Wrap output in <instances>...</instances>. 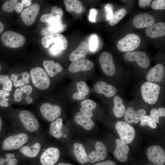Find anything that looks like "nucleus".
<instances>
[{
	"instance_id": "obj_1",
	"label": "nucleus",
	"mask_w": 165,
	"mask_h": 165,
	"mask_svg": "<svg viewBox=\"0 0 165 165\" xmlns=\"http://www.w3.org/2000/svg\"><path fill=\"white\" fill-rule=\"evenodd\" d=\"M160 87L156 84L146 82L141 87V92L144 100L149 104H153L157 101Z\"/></svg>"
},
{
	"instance_id": "obj_2",
	"label": "nucleus",
	"mask_w": 165,
	"mask_h": 165,
	"mask_svg": "<svg viewBox=\"0 0 165 165\" xmlns=\"http://www.w3.org/2000/svg\"><path fill=\"white\" fill-rule=\"evenodd\" d=\"M33 83L37 88L45 90L49 87L50 80L46 72L41 68L35 67L30 71Z\"/></svg>"
},
{
	"instance_id": "obj_3",
	"label": "nucleus",
	"mask_w": 165,
	"mask_h": 165,
	"mask_svg": "<svg viewBox=\"0 0 165 165\" xmlns=\"http://www.w3.org/2000/svg\"><path fill=\"white\" fill-rule=\"evenodd\" d=\"M116 129L120 140L127 144L130 143L134 140L135 134L134 128L129 123L122 121L117 122Z\"/></svg>"
},
{
	"instance_id": "obj_4",
	"label": "nucleus",
	"mask_w": 165,
	"mask_h": 165,
	"mask_svg": "<svg viewBox=\"0 0 165 165\" xmlns=\"http://www.w3.org/2000/svg\"><path fill=\"white\" fill-rule=\"evenodd\" d=\"M1 40L4 45L11 48L21 47L25 42V38L23 35L11 31L4 32L1 36Z\"/></svg>"
},
{
	"instance_id": "obj_5",
	"label": "nucleus",
	"mask_w": 165,
	"mask_h": 165,
	"mask_svg": "<svg viewBox=\"0 0 165 165\" xmlns=\"http://www.w3.org/2000/svg\"><path fill=\"white\" fill-rule=\"evenodd\" d=\"M140 42V38L138 35L134 34H129L118 42L117 47L121 52H130L136 49Z\"/></svg>"
},
{
	"instance_id": "obj_6",
	"label": "nucleus",
	"mask_w": 165,
	"mask_h": 165,
	"mask_svg": "<svg viewBox=\"0 0 165 165\" xmlns=\"http://www.w3.org/2000/svg\"><path fill=\"white\" fill-rule=\"evenodd\" d=\"M28 139V135L24 133L10 136L3 141L2 148L6 150L17 149L24 145Z\"/></svg>"
},
{
	"instance_id": "obj_7",
	"label": "nucleus",
	"mask_w": 165,
	"mask_h": 165,
	"mask_svg": "<svg viewBox=\"0 0 165 165\" xmlns=\"http://www.w3.org/2000/svg\"><path fill=\"white\" fill-rule=\"evenodd\" d=\"M19 117L24 128L28 131L33 132L38 128L39 122L31 112L27 110L22 111Z\"/></svg>"
},
{
	"instance_id": "obj_8",
	"label": "nucleus",
	"mask_w": 165,
	"mask_h": 165,
	"mask_svg": "<svg viewBox=\"0 0 165 165\" xmlns=\"http://www.w3.org/2000/svg\"><path fill=\"white\" fill-rule=\"evenodd\" d=\"M40 111L43 117L49 122H52L57 119L61 112L59 106L47 103H44L41 105Z\"/></svg>"
},
{
	"instance_id": "obj_9",
	"label": "nucleus",
	"mask_w": 165,
	"mask_h": 165,
	"mask_svg": "<svg viewBox=\"0 0 165 165\" xmlns=\"http://www.w3.org/2000/svg\"><path fill=\"white\" fill-rule=\"evenodd\" d=\"M146 154L148 160L156 165H164L165 163V153L160 146L153 145L147 150Z\"/></svg>"
},
{
	"instance_id": "obj_10",
	"label": "nucleus",
	"mask_w": 165,
	"mask_h": 165,
	"mask_svg": "<svg viewBox=\"0 0 165 165\" xmlns=\"http://www.w3.org/2000/svg\"><path fill=\"white\" fill-rule=\"evenodd\" d=\"M99 60L104 73L109 76L113 75L115 72V67L111 54L108 52H103L101 54Z\"/></svg>"
},
{
	"instance_id": "obj_11",
	"label": "nucleus",
	"mask_w": 165,
	"mask_h": 165,
	"mask_svg": "<svg viewBox=\"0 0 165 165\" xmlns=\"http://www.w3.org/2000/svg\"><path fill=\"white\" fill-rule=\"evenodd\" d=\"M124 59L128 61L136 62L138 64L143 68H146L150 64L149 59L145 53L143 51H134L126 53Z\"/></svg>"
},
{
	"instance_id": "obj_12",
	"label": "nucleus",
	"mask_w": 165,
	"mask_h": 165,
	"mask_svg": "<svg viewBox=\"0 0 165 165\" xmlns=\"http://www.w3.org/2000/svg\"><path fill=\"white\" fill-rule=\"evenodd\" d=\"M43 46L48 48L52 43H55L59 45L62 50H66L68 45V42L65 37L61 34L45 36L41 40Z\"/></svg>"
},
{
	"instance_id": "obj_13",
	"label": "nucleus",
	"mask_w": 165,
	"mask_h": 165,
	"mask_svg": "<svg viewBox=\"0 0 165 165\" xmlns=\"http://www.w3.org/2000/svg\"><path fill=\"white\" fill-rule=\"evenodd\" d=\"M60 154L59 150L57 148H47L42 154L40 162L42 165H53L59 158Z\"/></svg>"
},
{
	"instance_id": "obj_14",
	"label": "nucleus",
	"mask_w": 165,
	"mask_h": 165,
	"mask_svg": "<svg viewBox=\"0 0 165 165\" xmlns=\"http://www.w3.org/2000/svg\"><path fill=\"white\" fill-rule=\"evenodd\" d=\"M95 150L90 152L87 155L88 162L94 163L104 160L107 156V151L105 145L101 141H97Z\"/></svg>"
},
{
	"instance_id": "obj_15",
	"label": "nucleus",
	"mask_w": 165,
	"mask_h": 165,
	"mask_svg": "<svg viewBox=\"0 0 165 165\" xmlns=\"http://www.w3.org/2000/svg\"><path fill=\"white\" fill-rule=\"evenodd\" d=\"M40 9L38 4L34 3L22 12L21 17L25 24L29 26L34 23L39 13Z\"/></svg>"
},
{
	"instance_id": "obj_16",
	"label": "nucleus",
	"mask_w": 165,
	"mask_h": 165,
	"mask_svg": "<svg viewBox=\"0 0 165 165\" xmlns=\"http://www.w3.org/2000/svg\"><path fill=\"white\" fill-rule=\"evenodd\" d=\"M94 65L93 63L90 60L80 59L72 61L69 66L68 69L71 72L76 73L89 71L93 68Z\"/></svg>"
},
{
	"instance_id": "obj_17",
	"label": "nucleus",
	"mask_w": 165,
	"mask_h": 165,
	"mask_svg": "<svg viewBox=\"0 0 165 165\" xmlns=\"http://www.w3.org/2000/svg\"><path fill=\"white\" fill-rule=\"evenodd\" d=\"M164 73V67L162 64H159L150 69L146 79L148 82H160L163 80Z\"/></svg>"
},
{
	"instance_id": "obj_18",
	"label": "nucleus",
	"mask_w": 165,
	"mask_h": 165,
	"mask_svg": "<svg viewBox=\"0 0 165 165\" xmlns=\"http://www.w3.org/2000/svg\"><path fill=\"white\" fill-rule=\"evenodd\" d=\"M146 114V111L141 109L135 111L133 108H128L125 111L124 115V120L129 123H138Z\"/></svg>"
},
{
	"instance_id": "obj_19",
	"label": "nucleus",
	"mask_w": 165,
	"mask_h": 165,
	"mask_svg": "<svg viewBox=\"0 0 165 165\" xmlns=\"http://www.w3.org/2000/svg\"><path fill=\"white\" fill-rule=\"evenodd\" d=\"M94 88L97 93L104 94L105 97L107 98L114 96L117 93V90L114 86L102 81L96 83Z\"/></svg>"
},
{
	"instance_id": "obj_20",
	"label": "nucleus",
	"mask_w": 165,
	"mask_h": 165,
	"mask_svg": "<svg viewBox=\"0 0 165 165\" xmlns=\"http://www.w3.org/2000/svg\"><path fill=\"white\" fill-rule=\"evenodd\" d=\"M154 22L152 16L147 13H142L136 16L133 21L134 26L138 28L148 27L153 24Z\"/></svg>"
},
{
	"instance_id": "obj_21",
	"label": "nucleus",
	"mask_w": 165,
	"mask_h": 165,
	"mask_svg": "<svg viewBox=\"0 0 165 165\" xmlns=\"http://www.w3.org/2000/svg\"><path fill=\"white\" fill-rule=\"evenodd\" d=\"M116 148L114 152L115 158L121 162L126 161L128 158V154L129 148L128 145L121 140L116 139Z\"/></svg>"
},
{
	"instance_id": "obj_22",
	"label": "nucleus",
	"mask_w": 165,
	"mask_h": 165,
	"mask_svg": "<svg viewBox=\"0 0 165 165\" xmlns=\"http://www.w3.org/2000/svg\"><path fill=\"white\" fill-rule=\"evenodd\" d=\"M63 14V12L61 8L57 7H53L50 14H45L41 17L40 21L44 23H49V26L51 24L61 20Z\"/></svg>"
},
{
	"instance_id": "obj_23",
	"label": "nucleus",
	"mask_w": 165,
	"mask_h": 165,
	"mask_svg": "<svg viewBox=\"0 0 165 165\" xmlns=\"http://www.w3.org/2000/svg\"><path fill=\"white\" fill-rule=\"evenodd\" d=\"M145 32L148 36L152 38L164 36L165 35V24L161 22L154 24L147 27Z\"/></svg>"
},
{
	"instance_id": "obj_24",
	"label": "nucleus",
	"mask_w": 165,
	"mask_h": 165,
	"mask_svg": "<svg viewBox=\"0 0 165 165\" xmlns=\"http://www.w3.org/2000/svg\"><path fill=\"white\" fill-rule=\"evenodd\" d=\"M74 120L78 124L87 130L91 129L94 125L93 120L82 112H78L75 115Z\"/></svg>"
},
{
	"instance_id": "obj_25",
	"label": "nucleus",
	"mask_w": 165,
	"mask_h": 165,
	"mask_svg": "<svg viewBox=\"0 0 165 165\" xmlns=\"http://www.w3.org/2000/svg\"><path fill=\"white\" fill-rule=\"evenodd\" d=\"M89 50V46L87 43L85 41L82 42L76 49L70 54L69 57L70 61H73L84 58L88 53Z\"/></svg>"
},
{
	"instance_id": "obj_26",
	"label": "nucleus",
	"mask_w": 165,
	"mask_h": 165,
	"mask_svg": "<svg viewBox=\"0 0 165 165\" xmlns=\"http://www.w3.org/2000/svg\"><path fill=\"white\" fill-rule=\"evenodd\" d=\"M43 66L48 75L53 77L59 72L62 71L63 68L60 64L53 60H46L43 62Z\"/></svg>"
},
{
	"instance_id": "obj_27",
	"label": "nucleus",
	"mask_w": 165,
	"mask_h": 165,
	"mask_svg": "<svg viewBox=\"0 0 165 165\" xmlns=\"http://www.w3.org/2000/svg\"><path fill=\"white\" fill-rule=\"evenodd\" d=\"M73 146V153L78 162L82 164L87 162V155L83 145L81 143H75Z\"/></svg>"
},
{
	"instance_id": "obj_28",
	"label": "nucleus",
	"mask_w": 165,
	"mask_h": 165,
	"mask_svg": "<svg viewBox=\"0 0 165 165\" xmlns=\"http://www.w3.org/2000/svg\"><path fill=\"white\" fill-rule=\"evenodd\" d=\"M67 28L66 24H62L43 28L41 31V35L46 36L59 34L64 31Z\"/></svg>"
},
{
	"instance_id": "obj_29",
	"label": "nucleus",
	"mask_w": 165,
	"mask_h": 165,
	"mask_svg": "<svg viewBox=\"0 0 165 165\" xmlns=\"http://www.w3.org/2000/svg\"><path fill=\"white\" fill-rule=\"evenodd\" d=\"M62 121L61 118H57L55 121L52 122L49 130L51 135L57 139L63 136V134L61 132Z\"/></svg>"
},
{
	"instance_id": "obj_30",
	"label": "nucleus",
	"mask_w": 165,
	"mask_h": 165,
	"mask_svg": "<svg viewBox=\"0 0 165 165\" xmlns=\"http://www.w3.org/2000/svg\"><path fill=\"white\" fill-rule=\"evenodd\" d=\"M78 92L72 95L73 99L82 100L84 99L90 92V89L86 83L83 81L79 82L76 85Z\"/></svg>"
},
{
	"instance_id": "obj_31",
	"label": "nucleus",
	"mask_w": 165,
	"mask_h": 165,
	"mask_svg": "<svg viewBox=\"0 0 165 165\" xmlns=\"http://www.w3.org/2000/svg\"><path fill=\"white\" fill-rule=\"evenodd\" d=\"M41 144L37 142L31 146H24L21 147L20 152L25 156L30 158L36 157L39 153L41 149Z\"/></svg>"
},
{
	"instance_id": "obj_32",
	"label": "nucleus",
	"mask_w": 165,
	"mask_h": 165,
	"mask_svg": "<svg viewBox=\"0 0 165 165\" xmlns=\"http://www.w3.org/2000/svg\"><path fill=\"white\" fill-rule=\"evenodd\" d=\"M113 102L114 106L112 110L114 115L117 118L122 117L126 111V108L122 104V99L119 96H116L114 98Z\"/></svg>"
},
{
	"instance_id": "obj_33",
	"label": "nucleus",
	"mask_w": 165,
	"mask_h": 165,
	"mask_svg": "<svg viewBox=\"0 0 165 165\" xmlns=\"http://www.w3.org/2000/svg\"><path fill=\"white\" fill-rule=\"evenodd\" d=\"M81 107L80 110L81 112L90 118H92L93 116V111L97 105L95 102L90 99H86L81 102Z\"/></svg>"
},
{
	"instance_id": "obj_34",
	"label": "nucleus",
	"mask_w": 165,
	"mask_h": 165,
	"mask_svg": "<svg viewBox=\"0 0 165 165\" xmlns=\"http://www.w3.org/2000/svg\"><path fill=\"white\" fill-rule=\"evenodd\" d=\"M64 2L66 10L68 12L73 11L78 14L81 13L82 6L80 1L78 0H65Z\"/></svg>"
},
{
	"instance_id": "obj_35",
	"label": "nucleus",
	"mask_w": 165,
	"mask_h": 165,
	"mask_svg": "<svg viewBox=\"0 0 165 165\" xmlns=\"http://www.w3.org/2000/svg\"><path fill=\"white\" fill-rule=\"evenodd\" d=\"M127 11L124 8H122L118 11L113 13L111 19L109 21V24L111 26L117 24L125 16Z\"/></svg>"
},
{
	"instance_id": "obj_36",
	"label": "nucleus",
	"mask_w": 165,
	"mask_h": 165,
	"mask_svg": "<svg viewBox=\"0 0 165 165\" xmlns=\"http://www.w3.org/2000/svg\"><path fill=\"white\" fill-rule=\"evenodd\" d=\"M150 114L151 117L155 122L158 123L159 117L165 116V109L163 107H160L158 109L153 108L150 112Z\"/></svg>"
},
{
	"instance_id": "obj_37",
	"label": "nucleus",
	"mask_w": 165,
	"mask_h": 165,
	"mask_svg": "<svg viewBox=\"0 0 165 165\" xmlns=\"http://www.w3.org/2000/svg\"><path fill=\"white\" fill-rule=\"evenodd\" d=\"M0 84L2 86V90L11 91L12 84L9 76L7 75H0Z\"/></svg>"
},
{
	"instance_id": "obj_38",
	"label": "nucleus",
	"mask_w": 165,
	"mask_h": 165,
	"mask_svg": "<svg viewBox=\"0 0 165 165\" xmlns=\"http://www.w3.org/2000/svg\"><path fill=\"white\" fill-rule=\"evenodd\" d=\"M6 159L0 158V165H16L17 160L14 158L15 155L13 153H7L6 155Z\"/></svg>"
},
{
	"instance_id": "obj_39",
	"label": "nucleus",
	"mask_w": 165,
	"mask_h": 165,
	"mask_svg": "<svg viewBox=\"0 0 165 165\" xmlns=\"http://www.w3.org/2000/svg\"><path fill=\"white\" fill-rule=\"evenodd\" d=\"M140 124L141 126H148L152 129L156 128L157 127L156 123L152 118L147 115L145 116L141 119Z\"/></svg>"
},
{
	"instance_id": "obj_40",
	"label": "nucleus",
	"mask_w": 165,
	"mask_h": 165,
	"mask_svg": "<svg viewBox=\"0 0 165 165\" xmlns=\"http://www.w3.org/2000/svg\"><path fill=\"white\" fill-rule=\"evenodd\" d=\"M20 75L22 76V78L13 82V85L15 87H18L29 83L30 75L28 72H24L20 74Z\"/></svg>"
},
{
	"instance_id": "obj_41",
	"label": "nucleus",
	"mask_w": 165,
	"mask_h": 165,
	"mask_svg": "<svg viewBox=\"0 0 165 165\" xmlns=\"http://www.w3.org/2000/svg\"><path fill=\"white\" fill-rule=\"evenodd\" d=\"M9 91L0 89V106L6 107L8 106L9 99L6 97L10 95Z\"/></svg>"
},
{
	"instance_id": "obj_42",
	"label": "nucleus",
	"mask_w": 165,
	"mask_h": 165,
	"mask_svg": "<svg viewBox=\"0 0 165 165\" xmlns=\"http://www.w3.org/2000/svg\"><path fill=\"white\" fill-rule=\"evenodd\" d=\"M18 1L17 0L7 1L3 4L2 10L5 12H12L15 9Z\"/></svg>"
},
{
	"instance_id": "obj_43",
	"label": "nucleus",
	"mask_w": 165,
	"mask_h": 165,
	"mask_svg": "<svg viewBox=\"0 0 165 165\" xmlns=\"http://www.w3.org/2000/svg\"><path fill=\"white\" fill-rule=\"evenodd\" d=\"M20 89L23 93L26 94V97L25 99L26 102L28 104L31 103L33 102V99L29 96V95L32 93V88L30 85H26L20 87Z\"/></svg>"
},
{
	"instance_id": "obj_44",
	"label": "nucleus",
	"mask_w": 165,
	"mask_h": 165,
	"mask_svg": "<svg viewBox=\"0 0 165 165\" xmlns=\"http://www.w3.org/2000/svg\"><path fill=\"white\" fill-rule=\"evenodd\" d=\"M98 40L97 36L96 35H92L90 38L89 41V50L93 51L96 50L98 46Z\"/></svg>"
},
{
	"instance_id": "obj_45",
	"label": "nucleus",
	"mask_w": 165,
	"mask_h": 165,
	"mask_svg": "<svg viewBox=\"0 0 165 165\" xmlns=\"http://www.w3.org/2000/svg\"><path fill=\"white\" fill-rule=\"evenodd\" d=\"M152 7L154 9H165V0H156L152 4Z\"/></svg>"
},
{
	"instance_id": "obj_46",
	"label": "nucleus",
	"mask_w": 165,
	"mask_h": 165,
	"mask_svg": "<svg viewBox=\"0 0 165 165\" xmlns=\"http://www.w3.org/2000/svg\"><path fill=\"white\" fill-rule=\"evenodd\" d=\"M105 9L106 13V20H110L113 14V7L110 4L108 3L105 6Z\"/></svg>"
},
{
	"instance_id": "obj_47",
	"label": "nucleus",
	"mask_w": 165,
	"mask_h": 165,
	"mask_svg": "<svg viewBox=\"0 0 165 165\" xmlns=\"http://www.w3.org/2000/svg\"><path fill=\"white\" fill-rule=\"evenodd\" d=\"M23 92L20 89L17 88L15 91L14 98L15 101L19 102L21 101L22 97Z\"/></svg>"
},
{
	"instance_id": "obj_48",
	"label": "nucleus",
	"mask_w": 165,
	"mask_h": 165,
	"mask_svg": "<svg viewBox=\"0 0 165 165\" xmlns=\"http://www.w3.org/2000/svg\"><path fill=\"white\" fill-rule=\"evenodd\" d=\"M62 50L61 46L57 44H55L51 47L50 51L53 55H57L59 54Z\"/></svg>"
},
{
	"instance_id": "obj_49",
	"label": "nucleus",
	"mask_w": 165,
	"mask_h": 165,
	"mask_svg": "<svg viewBox=\"0 0 165 165\" xmlns=\"http://www.w3.org/2000/svg\"><path fill=\"white\" fill-rule=\"evenodd\" d=\"M97 10L95 9H90L89 19L92 22H95L96 16L97 14Z\"/></svg>"
},
{
	"instance_id": "obj_50",
	"label": "nucleus",
	"mask_w": 165,
	"mask_h": 165,
	"mask_svg": "<svg viewBox=\"0 0 165 165\" xmlns=\"http://www.w3.org/2000/svg\"><path fill=\"white\" fill-rule=\"evenodd\" d=\"M151 1V0H139V5L140 7L144 8L147 6H149Z\"/></svg>"
},
{
	"instance_id": "obj_51",
	"label": "nucleus",
	"mask_w": 165,
	"mask_h": 165,
	"mask_svg": "<svg viewBox=\"0 0 165 165\" xmlns=\"http://www.w3.org/2000/svg\"><path fill=\"white\" fill-rule=\"evenodd\" d=\"M94 165H116V164L112 161L108 160L103 162H98Z\"/></svg>"
},
{
	"instance_id": "obj_52",
	"label": "nucleus",
	"mask_w": 165,
	"mask_h": 165,
	"mask_svg": "<svg viewBox=\"0 0 165 165\" xmlns=\"http://www.w3.org/2000/svg\"><path fill=\"white\" fill-rule=\"evenodd\" d=\"M23 6L22 2H19L16 5L15 9L18 13H20L23 9Z\"/></svg>"
},
{
	"instance_id": "obj_53",
	"label": "nucleus",
	"mask_w": 165,
	"mask_h": 165,
	"mask_svg": "<svg viewBox=\"0 0 165 165\" xmlns=\"http://www.w3.org/2000/svg\"><path fill=\"white\" fill-rule=\"evenodd\" d=\"M31 0H22V3L23 4V7L30 6L31 4Z\"/></svg>"
},
{
	"instance_id": "obj_54",
	"label": "nucleus",
	"mask_w": 165,
	"mask_h": 165,
	"mask_svg": "<svg viewBox=\"0 0 165 165\" xmlns=\"http://www.w3.org/2000/svg\"><path fill=\"white\" fill-rule=\"evenodd\" d=\"M19 77V75L13 74H12L10 76V78L11 81L14 82L17 80L18 77Z\"/></svg>"
},
{
	"instance_id": "obj_55",
	"label": "nucleus",
	"mask_w": 165,
	"mask_h": 165,
	"mask_svg": "<svg viewBox=\"0 0 165 165\" xmlns=\"http://www.w3.org/2000/svg\"><path fill=\"white\" fill-rule=\"evenodd\" d=\"M4 25L1 22H0V34L3 31L4 29Z\"/></svg>"
},
{
	"instance_id": "obj_56",
	"label": "nucleus",
	"mask_w": 165,
	"mask_h": 165,
	"mask_svg": "<svg viewBox=\"0 0 165 165\" xmlns=\"http://www.w3.org/2000/svg\"><path fill=\"white\" fill-rule=\"evenodd\" d=\"M57 165H72L70 164L64 163H59Z\"/></svg>"
},
{
	"instance_id": "obj_57",
	"label": "nucleus",
	"mask_w": 165,
	"mask_h": 165,
	"mask_svg": "<svg viewBox=\"0 0 165 165\" xmlns=\"http://www.w3.org/2000/svg\"><path fill=\"white\" fill-rule=\"evenodd\" d=\"M2 125V121L1 116H0V132L1 130Z\"/></svg>"
},
{
	"instance_id": "obj_58",
	"label": "nucleus",
	"mask_w": 165,
	"mask_h": 165,
	"mask_svg": "<svg viewBox=\"0 0 165 165\" xmlns=\"http://www.w3.org/2000/svg\"><path fill=\"white\" fill-rule=\"evenodd\" d=\"M2 69V67L1 64H0V72L1 71Z\"/></svg>"
},
{
	"instance_id": "obj_59",
	"label": "nucleus",
	"mask_w": 165,
	"mask_h": 165,
	"mask_svg": "<svg viewBox=\"0 0 165 165\" xmlns=\"http://www.w3.org/2000/svg\"><path fill=\"white\" fill-rule=\"evenodd\" d=\"M148 165H155L153 164H149Z\"/></svg>"
}]
</instances>
